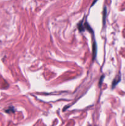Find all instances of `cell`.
<instances>
[{
  "label": "cell",
  "mask_w": 125,
  "mask_h": 126,
  "mask_svg": "<svg viewBox=\"0 0 125 126\" xmlns=\"http://www.w3.org/2000/svg\"><path fill=\"white\" fill-rule=\"evenodd\" d=\"M96 50H97V46L95 42L93 43V60L95 59L96 55Z\"/></svg>",
  "instance_id": "cell-1"
},
{
  "label": "cell",
  "mask_w": 125,
  "mask_h": 126,
  "mask_svg": "<svg viewBox=\"0 0 125 126\" xmlns=\"http://www.w3.org/2000/svg\"><path fill=\"white\" fill-rule=\"evenodd\" d=\"M105 16H106V9H105V8H104V12H103V23H104V24L105 23Z\"/></svg>",
  "instance_id": "cell-2"
},
{
  "label": "cell",
  "mask_w": 125,
  "mask_h": 126,
  "mask_svg": "<svg viewBox=\"0 0 125 126\" xmlns=\"http://www.w3.org/2000/svg\"><path fill=\"white\" fill-rule=\"evenodd\" d=\"M103 79H104V76H102V77L100 78V81H99V84H100V85L101 84V81L102 82Z\"/></svg>",
  "instance_id": "cell-3"
}]
</instances>
